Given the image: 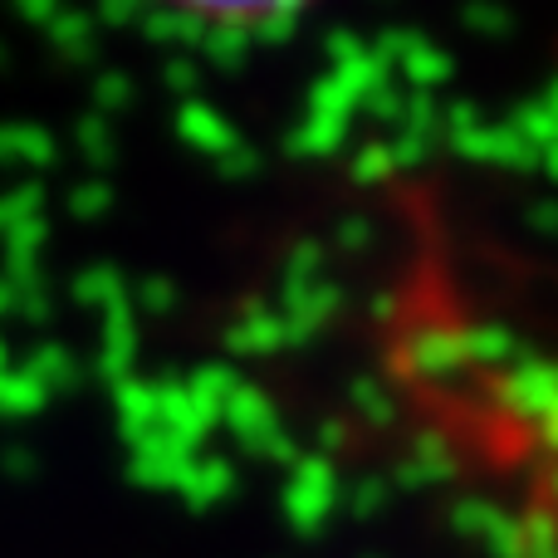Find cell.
<instances>
[{"label":"cell","instance_id":"6da1fadb","mask_svg":"<svg viewBox=\"0 0 558 558\" xmlns=\"http://www.w3.org/2000/svg\"><path fill=\"white\" fill-rule=\"evenodd\" d=\"M153 5L206 35H279L318 0H153Z\"/></svg>","mask_w":558,"mask_h":558}]
</instances>
